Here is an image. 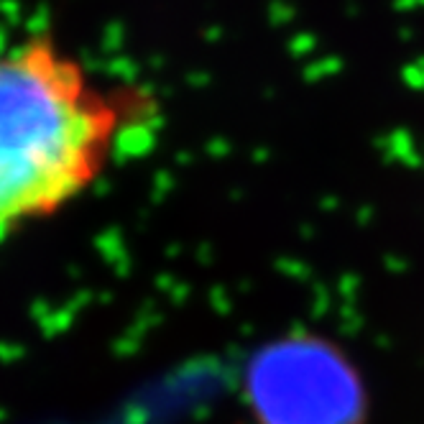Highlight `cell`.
Masks as SVG:
<instances>
[{"label":"cell","instance_id":"obj_2","mask_svg":"<svg viewBox=\"0 0 424 424\" xmlns=\"http://www.w3.org/2000/svg\"><path fill=\"white\" fill-rule=\"evenodd\" d=\"M261 424H363L366 401L345 363L320 350L271 355L251 373Z\"/></svg>","mask_w":424,"mask_h":424},{"label":"cell","instance_id":"obj_1","mask_svg":"<svg viewBox=\"0 0 424 424\" xmlns=\"http://www.w3.org/2000/svg\"><path fill=\"white\" fill-rule=\"evenodd\" d=\"M135 105L52 36L0 52V241L90 190L126 141Z\"/></svg>","mask_w":424,"mask_h":424}]
</instances>
